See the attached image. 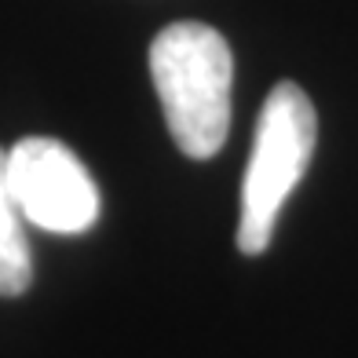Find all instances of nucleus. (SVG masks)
<instances>
[{
  "mask_svg": "<svg viewBox=\"0 0 358 358\" xmlns=\"http://www.w3.org/2000/svg\"><path fill=\"white\" fill-rule=\"evenodd\" d=\"M318 139V117L307 92L292 80L274 85L256 121L252 157L241 179V223L238 249L245 256L267 252L274 223L292 187L311 165Z\"/></svg>",
  "mask_w": 358,
  "mask_h": 358,
  "instance_id": "2",
  "label": "nucleus"
},
{
  "mask_svg": "<svg viewBox=\"0 0 358 358\" xmlns=\"http://www.w3.org/2000/svg\"><path fill=\"white\" fill-rule=\"evenodd\" d=\"M150 77L176 146L194 161L223 150L231 132L234 55L220 29L172 22L150 41Z\"/></svg>",
  "mask_w": 358,
  "mask_h": 358,
  "instance_id": "1",
  "label": "nucleus"
},
{
  "mask_svg": "<svg viewBox=\"0 0 358 358\" xmlns=\"http://www.w3.org/2000/svg\"><path fill=\"white\" fill-rule=\"evenodd\" d=\"M8 187L22 220L52 234H85L99 220V187L66 143L26 136L8 150Z\"/></svg>",
  "mask_w": 358,
  "mask_h": 358,
  "instance_id": "3",
  "label": "nucleus"
},
{
  "mask_svg": "<svg viewBox=\"0 0 358 358\" xmlns=\"http://www.w3.org/2000/svg\"><path fill=\"white\" fill-rule=\"evenodd\" d=\"M34 282V256L22 234V213L8 187V150H0V296H22Z\"/></svg>",
  "mask_w": 358,
  "mask_h": 358,
  "instance_id": "4",
  "label": "nucleus"
}]
</instances>
